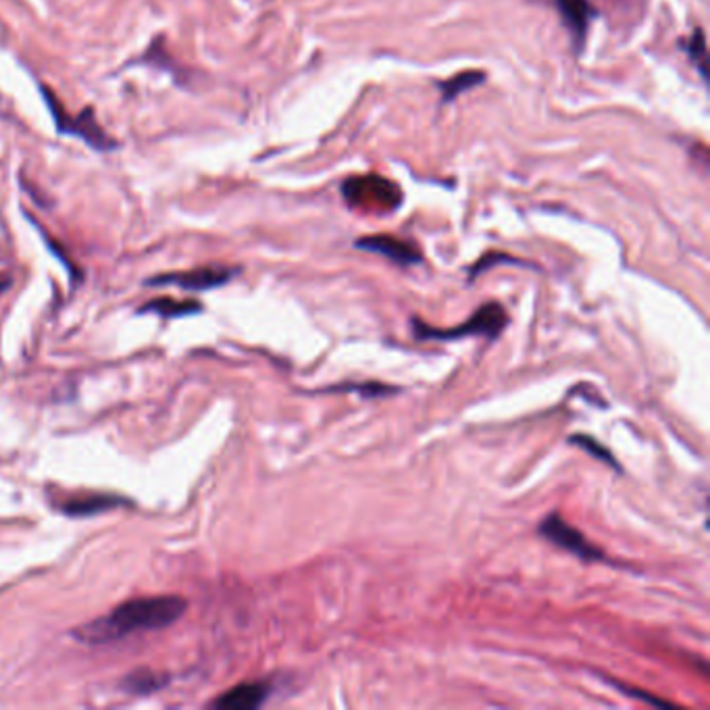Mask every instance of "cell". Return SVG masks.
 Instances as JSON below:
<instances>
[{"label":"cell","mask_w":710,"mask_h":710,"mask_svg":"<svg viewBox=\"0 0 710 710\" xmlns=\"http://www.w3.org/2000/svg\"><path fill=\"white\" fill-rule=\"evenodd\" d=\"M184 613L186 601H182L179 596L138 598L115 606L105 617L80 625L73 631V638L88 645L110 644L131 633L165 629L179 621Z\"/></svg>","instance_id":"cell-1"},{"label":"cell","mask_w":710,"mask_h":710,"mask_svg":"<svg viewBox=\"0 0 710 710\" xmlns=\"http://www.w3.org/2000/svg\"><path fill=\"white\" fill-rule=\"evenodd\" d=\"M412 334L417 340H458L469 336H484L488 340H496L504 327L509 325V315L500 302H486L481 304L474 315L461 325H454L449 329H440L428 323L421 322L419 317H412Z\"/></svg>","instance_id":"cell-2"},{"label":"cell","mask_w":710,"mask_h":710,"mask_svg":"<svg viewBox=\"0 0 710 710\" xmlns=\"http://www.w3.org/2000/svg\"><path fill=\"white\" fill-rule=\"evenodd\" d=\"M342 196L350 209L363 213H392L403 205V190L398 184L382 175H352L342 184Z\"/></svg>","instance_id":"cell-3"},{"label":"cell","mask_w":710,"mask_h":710,"mask_svg":"<svg viewBox=\"0 0 710 710\" xmlns=\"http://www.w3.org/2000/svg\"><path fill=\"white\" fill-rule=\"evenodd\" d=\"M43 94L59 131H67V133L80 136L82 140H86L88 144L92 149H96V151H110V149L117 147V142L96 121V115H94L92 108H84L78 117H67L63 107H61V103H59V98L50 90L43 88Z\"/></svg>","instance_id":"cell-4"},{"label":"cell","mask_w":710,"mask_h":710,"mask_svg":"<svg viewBox=\"0 0 710 710\" xmlns=\"http://www.w3.org/2000/svg\"><path fill=\"white\" fill-rule=\"evenodd\" d=\"M538 534L560 550L578 557L583 562H606L603 550L585 538L578 527L569 525L557 511L539 523Z\"/></svg>","instance_id":"cell-5"},{"label":"cell","mask_w":710,"mask_h":710,"mask_svg":"<svg viewBox=\"0 0 710 710\" xmlns=\"http://www.w3.org/2000/svg\"><path fill=\"white\" fill-rule=\"evenodd\" d=\"M236 273L237 269H230V267H202V269H193V271L159 276L147 283L149 286H177L184 290L202 292V290H213V288L228 283Z\"/></svg>","instance_id":"cell-6"},{"label":"cell","mask_w":710,"mask_h":710,"mask_svg":"<svg viewBox=\"0 0 710 710\" xmlns=\"http://www.w3.org/2000/svg\"><path fill=\"white\" fill-rule=\"evenodd\" d=\"M357 248L373 253V255H382V257L389 258L396 265L409 267V265H419L423 260L421 251L407 240H400L396 236H387V234H375V236L359 237L354 242Z\"/></svg>","instance_id":"cell-7"},{"label":"cell","mask_w":710,"mask_h":710,"mask_svg":"<svg viewBox=\"0 0 710 710\" xmlns=\"http://www.w3.org/2000/svg\"><path fill=\"white\" fill-rule=\"evenodd\" d=\"M559 9L562 23L573 36V43L580 48L581 44L587 38V30L592 25V20L596 18V9L587 0H555Z\"/></svg>","instance_id":"cell-8"},{"label":"cell","mask_w":710,"mask_h":710,"mask_svg":"<svg viewBox=\"0 0 710 710\" xmlns=\"http://www.w3.org/2000/svg\"><path fill=\"white\" fill-rule=\"evenodd\" d=\"M269 694H271V688L263 682L242 684V686L225 691L221 698H217L216 707L223 710H255L260 705H265Z\"/></svg>","instance_id":"cell-9"},{"label":"cell","mask_w":710,"mask_h":710,"mask_svg":"<svg viewBox=\"0 0 710 710\" xmlns=\"http://www.w3.org/2000/svg\"><path fill=\"white\" fill-rule=\"evenodd\" d=\"M121 502L124 500L117 498V496H73V498L65 500L63 504H59V509H61V513L69 516H90L107 513L110 509H117Z\"/></svg>","instance_id":"cell-10"},{"label":"cell","mask_w":710,"mask_h":710,"mask_svg":"<svg viewBox=\"0 0 710 710\" xmlns=\"http://www.w3.org/2000/svg\"><path fill=\"white\" fill-rule=\"evenodd\" d=\"M165 684H167V675H159L151 668H138V671H131L126 675L121 688L129 694L144 696V694H152V691L163 688Z\"/></svg>","instance_id":"cell-11"},{"label":"cell","mask_w":710,"mask_h":710,"mask_svg":"<svg viewBox=\"0 0 710 710\" xmlns=\"http://www.w3.org/2000/svg\"><path fill=\"white\" fill-rule=\"evenodd\" d=\"M486 82V73L484 71H463V73H456L451 80L442 82L440 84V90H442V101L444 103H452L456 96H461L463 92H469L474 88L479 86Z\"/></svg>","instance_id":"cell-12"},{"label":"cell","mask_w":710,"mask_h":710,"mask_svg":"<svg viewBox=\"0 0 710 710\" xmlns=\"http://www.w3.org/2000/svg\"><path fill=\"white\" fill-rule=\"evenodd\" d=\"M202 306L196 301H173V299H159L151 301L140 309V313H154L161 317H186L200 313Z\"/></svg>","instance_id":"cell-13"},{"label":"cell","mask_w":710,"mask_h":710,"mask_svg":"<svg viewBox=\"0 0 710 710\" xmlns=\"http://www.w3.org/2000/svg\"><path fill=\"white\" fill-rule=\"evenodd\" d=\"M569 442H571L573 446H580L581 451H585L587 452V454L596 456L598 461H603L604 465H608V467H613V469L621 472V465L617 463L615 454L608 451L606 446H603V444H601V442H598L596 438H592V435H585V433H578V435H571V438H569Z\"/></svg>","instance_id":"cell-14"},{"label":"cell","mask_w":710,"mask_h":710,"mask_svg":"<svg viewBox=\"0 0 710 710\" xmlns=\"http://www.w3.org/2000/svg\"><path fill=\"white\" fill-rule=\"evenodd\" d=\"M689 57L691 61L698 65L702 78L707 80V38H705V32L702 30H696L689 38L688 46Z\"/></svg>","instance_id":"cell-15"},{"label":"cell","mask_w":710,"mask_h":710,"mask_svg":"<svg viewBox=\"0 0 710 710\" xmlns=\"http://www.w3.org/2000/svg\"><path fill=\"white\" fill-rule=\"evenodd\" d=\"M500 260H507V263H516V265H523L519 258H513L509 257V255H502V253H490V255H486L484 258H479L477 263H475L474 267H472V271H469V276H472V280H475L479 273H484L486 269H490L492 265H498Z\"/></svg>","instance_id":"cell-16"},{"label":"cell","mask_w":710,"mask_h":710,"mask_svg":"<svg viewBox=\"0 0 710 710\" xmlns=\"http://www.w3.org/2000/svg\"><path fill=\"white\" fill-rule=\"evenodd\" d=\"M613 686H615V688L621 689V691H625V696H633V698H638V700H644V702L652 705V707H667V709H675V705H673V702H667V700H663V698H656V696H650V691H644V689L629 688V686H624V684H619V682H613Z\"/></svg>","instance_id":"cell-17"},{"label":"cell","mask_w":710,"mask_h":710,"mask_svg":"<svg viewBox=\"0 0 710 710\" xmlns=\"http://www.w3.org/2000/svg\"><path fill=\"white\" fill-rule=\"evenodd\" d=\"M11 286V278L9 276H0V294Z\"/></svg>","instance_id":"cell-18"}]
</instances>
